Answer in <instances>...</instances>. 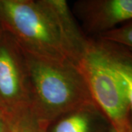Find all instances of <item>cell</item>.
I'll list each match as a JSON object with an SVG mask.
<instances>
[{"label":"cell","mask_w":132,"mask_h":132,"mask_svg":"<svg viewBox=\"0 0 132 132\" xmlns=\"http://www.w3.org/2000/svg\"><path fill=\"white\" fill-rule=\"evenodd\" d=\"M112 127L95 103L62 114L46 126V132H109Z\"/></svg>","instance_id":"cell-6"},{"label":"cell","mask_w":132,"mask_h":132,"mask_svg":"<svg viewBox=\"0 0 132 132\" xmlns=\"http://www.w3.org/2000/svg\"><path fill=\"white\" fill-rule=\"evenodd\" d=\"M10 132H46V126L40 123L27 109L7 120Z\"/></svg>","instance_id":"cell-8"},{"label":"cell","mask_w":132,"mask_h":132,"mask_svg":"<svg viewBox=\"0 0 132 132\" xmlns=\"http://www.w3.org/2000/svg\"><path fill=\"white\" fill-rule=\"evenodd\" d=\"M23 52L30 88L29 109L40 123L47 126L62 114L95 103L77 64Z\"/></svg>","instance_id":"cell-2"},{"label":"cell","mask_w":132,"mask_h":132,"mask_svg":"<svg viewBox=\"0 0 132 132\" xmlns=\"http://www.w3.org/2000/svg\"><path fill=\"white\" fill-rule=\"evenodd\" d=\"M95 39L109 65L123 85L128 101L132 126V52L113 43Z\"/></svg>","instance_id":"cell-7"},{"label":"cell","mask_w":132,"mask_h":132,"mask_svg":"<svg viewBox=\"0 0 132 132\" xmlns=\"http://www.w3.org/2000/svg\"><path fill=\"white\" fill-rule=\"evenodd\" d=\"M73 10L89 38L132 21V0H82L74 3Z\"/></svg>","instance_id":"cell-5"},{"label":"cell","mask_w":132,"mask_h":132,"mask_svg":"<svg viewBox=\"0 0 132 132\" xmlns=\"http://www.w3.org/2000/svg\"><path fill=\"white\" fill-rule=\"evenodd\" d=\"M77 65L85 77L95 104L108 119L114 131H127L131 125L126 95L95 38H89Z\"/></svg>","instance_id":"cell-3"},{"label":"cell","mask_w":132,"mask_h":132,"mask_svg":"<svg viewBox=\"0 0 132 132\" xmlns=\"http://www.w3.org/2000/svg\"><path fill=\"white\" fill-rule=\"evenodd\" d=\"M109 132H115V131H114L113 128H112V129H111V130H110V131H109ZM126 132H132V126H131V127H130V128H129V129H128V131Z\"/></svg>","instance_id":"cell-11"},{"label":"cell","mask_w":132,"mask_h":132,"mask_svg":"<svg viewBox=\"0 0 132 132\" xmlns=\"http://www.w3.org/2000/svg\"><path fill=\"white\" fill-rule=\"evenodd\" d=\"M93 38H98L118 44L132 52V21L120 25L117 28Z\"/></svg>","instance_id":"cell-9"},{"label":"cell","mask_w":132,"mask_h":132,"mask_svg":"<svg viewBox=\"0 0 132 132\" xmlns=\"http://www.w3.org/2000/svg\"><path fill=\"white\" fill-rule=\"evenodd\" d=\"M0 132H10L8 123L6 118L0 114Z\"/></svg>","instance_id":"cell-10"},{"label":"cell","mask_w":132,"mask_h":132,"mask_svg":"<svg viewBox=\"0 0 132 132\" xmlns=\"http://www.w3.org/2000/svg\"><path fill=\"white\" fill-rule=\"evenodd\" d=\"M0 21L23 50L76 64L89 37L65 0H0Z\"/></svg>","instance_id":"cell-1"},{"label":"cell","mask_w":132,"mask_h":132,"mask_svg":"<svg viewBox=\"0 0 132 132\" xmlns=\"http://www.w3.org/2000/svg\"><path fill=\"white\" fill-rule=\"evenodd\" d=\"M29 107L30 88L24 52L7 32L0 36V114L7 120Z\"/></svg>","instance_id":"cell-4"}]
</instances>
